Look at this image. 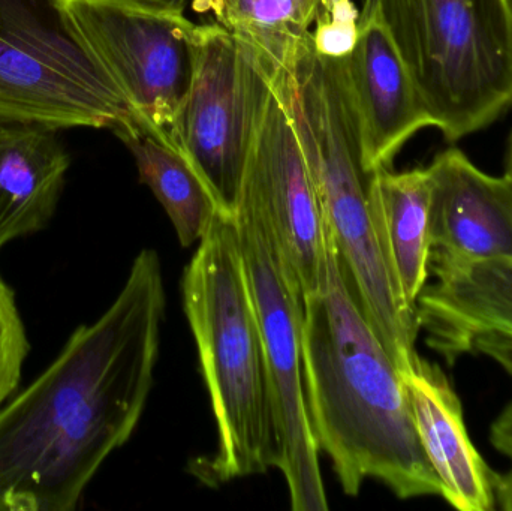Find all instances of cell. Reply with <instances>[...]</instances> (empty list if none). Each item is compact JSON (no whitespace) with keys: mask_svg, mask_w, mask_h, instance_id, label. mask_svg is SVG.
I'll list each match as a JSON object with an SVG mask.
<instances>
[{"mask_svg":"<svg viewBox=\"0 0 512 511\" xmlns=\"http://www.w3.org/2000/svg\"><path fill=\"white\" fill-rule=\"evenodd\" d=\"M165 288L143 249L110 308L0 407V511H72L143 416L161 350Z\"/></svg>","mask_w":512,"mask_h":511,"instance_id":"6da1fadb","label":"cell"},{"mask_svg":"<svg viewBox=\"0 0 512 511\" xmlns=\"http://www.w3.org/2000/svg\"><path fill=\"white\" fill-rule=\"evenodd\" d=\"M303 372L316 443L346 495L373 479L400 500L441 497L405 381L361 311L328 227L324 284L304 297Z\"/></svg>","mask_w":512,"mask_h":511,"instance_id":"7a4b0ae2","label":"cell"},{"mask_svg":"<svg viewBox=\"0 0 512 511\" xmlns=\"http://www.w3.org/2000/svg\"><path fill=\"white\" fill-rule=\"evenodd\" d=\"M271 86L297 135L355 299L405 374L418 357L420 326L417 311L402 302L391 282L373 230L367 200L370 174L361 165L345 60L321 56L309 35Z\"/></svg>","mask_w":512,"mask_h":511,"instance_id":"3957f363","label":"cell"},{"mask_svg":"<svg viewBox=\"0 0 512 511\" xmlns=\"http://www.w3.org/2000/svg\"><path fill=\"white\" fill-rule=\"evenodd\" d=\"M182 293L218 429V449L195 465V476L218 486L267 473L276 467V438L261 333L234 216L219 213L198 242Z\"/></svg>","mask_w":512,"mask_h":511,"instance_id":"277c9868","label":"cell"},{"mask_svg":"<svg viewBox=\"0 0 512 511\" xmlns=\"http://www.w3.org/2000/svg\"><path fill=\"white\" fill-rule=\"evenodd\" d=\"M450 143L512 111V0H370Z\"/></svg>","mask_w":512,"mask_h":511,"instance_id":"5b68a950","label":"cell"},{"mask_svg":"<svg viewBox=\"0 0 512 511\" xmlns=\"http://www.w3.org/2000/svg\"><path fill=\"white\" fill-rule=\"evenodd\" d=\"M0 120L119 138L141 129L66 0H0Z\"/></svg>","mask_w":512,"mask_h":511,"instance_id":"8992f818","label":"cell"},{"mask_svg":"<svg viewBox=\"0 0 512 511\" xmlns=\"http://www.w3.org/2000/svg\"><path fill=\"white\" fill-rule=\"evenodd\" d=\"M254 305L282 471L294 511L328 510L303 372L304 296L277 246L261 204L242 186L234 213Z\"/></svg>","mask_w":512,"mask_h":511,"instance_id":"52a82bcc","label":"cell"},{"mask_svg":"<svg viewBox=\"0 0 512 511\" xmlns=\"http://www.w3.org/2000/svg\"><path fill=\"white\" fill-rule=\"evenodd\" d=\"M273 86L261 57L221 24H198L191 86L173 147L198 174L221 213L234 216L249 156Z\"/></svg>","mask_w":512,"mask_h":511,"instance_id":"ba28073f","label":"cell"},{"mask_svg":"<svg viewBox=\"0 0 512 511\" xmlns=\"http://www.w3.org/2000/svg\"><path fill=\"white\" fill-rule=\"evenodd\" d=\"M99 62L131 107L138 125L165 146L194 72L198 24L185 0H66Z\"/></svg>","mask_w":512,"mask_h":511,"instance_id":"9c48e42d","label":"cell"},{"mask_svg":"<svg viewBox=\"0 0 512 511\" xmlns=\"http://www.w3.org/2000/svg\"><path fill=\"white\" fill-rule=\"evenodd\" d=\"M261 204L303 296L324 284L327 224L285 108L271 93L243 185Z\"/></svg>","mask_w":512,"mask_h":511,"instance_id":"30bf717a","label":"cell"},{"mask_svg":"<svg viewBox=\"0 0 512 511\" xmlns=\"http://www.w3.org/2000/svg\"><path fill=\"white\" fill-rule=\"evenodd\" d=\"M430 275L417 300L427 347L450 366L486 354L512 374V260L430 258Z\"/></svg>","mask_w":512,"mask_h":511,"instance_id":"8fae6325","label":"cell"},{"mask_svg":"<svg viewBox=\"0 0 512 511\" xmlns=\"http://www.w3.org/2000/svg\"><path fill=\"white\" fill-rule=\"evenodd\" d=\"M361 165L367 174L393 167L394 159L421 129L433 126L423 96L378 8L364 0L358 41L345 59Z\"/></svg>","mask_w":512,"mask_h":511,"instance_id":"7c38bea8","label":"cell"},{"mask_svg":"<svg viewBox=\"0 0 512 511\" xmlns=\"http://www.w3.org/2000/svg\"><path fill=\"white\" fill-rule=\"evenodd\" d=\"M427 167L430 258L512 260V177L484 173L457 147L438 153Z\"/></svg>","mask_w":512,"mask_h":511,"instance_id":"4fadbf2b","label":"cell"},{"mask_svg":"<svg viewBox=\"0 0 512 511\" xmlns=\"http://www.w3.org/2000/svg\"><path fill=\"white\" fill-rule=\"evenodd\" d=\"M402 377L421 446L441 482V497L460 511L495 510L498 473L472 444L462 402L445 372L418 356Z\"/></svg>","mask_w":512,"mask_h":511,"instance_id":"5bb4252c","label":"cell"},{"mask_svg":"<svg viewBox=\"0 0 512 511\" xmlns=\"http://www.w3.org/2000/svg\"><path fill=\"white\" fill-rule=\"evenodd\" d=\"M57 131L0 120V251L45 230L56 213L71 167Z\"/></svg>","mask_w":512,"mask_h":511,"instance_id":"9a60e30c","label":"cell"},{"mask_svg":"<svg viewBox=\"0 0 512 511\" xmlns=\"http://www.w3.org/2000/svg\"><path fill=\"white\" fill-rule=\"evenodd\" d=\"M370 218L387 266L402 302L417 311V300L430 276L429 167L406 171L381 168L367 183Z\"/></svg>","mask_w":512,"mask_h":511,"instance_id":"2e32d148","label":"cell"},{"mask_svg":"<svg viewBox=\"0 0 512 511\" xmlns=\"http://www.w3.org/2000/svg\"><path fill=\"white\" fill-rule=\"evenodd\" d=\"M134 156L140 182L164 207L179 237L189 248L203 239L221 213L203 180L182 155L141 129L120 137Z\"/></svg>","mask_w":512,"mask_h":511,"instance_id":"e0dca14e","label":"cell"},{"mask_svg":"<svg viewBox=\"0 0 512 511\" xmlns=\"http://www.w3.org/2000/svg\"><path fill=\"white\" fill-rule=\"evenodd\" d=\"M216 23L261 57L271 78L291 65L312 32L316 0H207Z\"/></svg>","mask_w":512,"mask_h":511,"instance_id":"ac0fdd59","label":"cell"},{"mask_svg":"<svg viewBox=\"0 0 512 511\" xmlns=\"http://www.w3.org/2000/svg\"><path fill=\"white\" fill-rule=\"evenodd\" d=\"M29 351L14 290L0 276V407L17 392Z\"/></svg>","mask_w":512,"mask_h":511,"instance_id":"d6986e66","label":"cell"},{"mask_svg":"<svg viewBox=\"0 0 512 511\" xmlns=\"http://www.w3.org/2000/svg\"><path fill=\"white\" fill-rule=\"evenodd\" d=\"M360 12L352 0H316L312 42L321 56L343 59L358 41Z\"/></svg>","mask_w":512,"mask_h":511,"instance_id":"ffe728a7","label":"cell"},{"mask_svg":"<svg viewBox=\"0 0 512 511\" xmlns=\"http://www.w3.org/2000/svg\"><path fill=\"white\" fill-rule=\"evenodd\" d=\"M490 441L499 453L512 459V404L507 405L492 423Z\"/></svg>","mask_w":512,"mask_h":511,"instance_id":"44dd1931","label":"cell"},{"mask_svg":"<svg viewBox=\"0 0 512 511\" xmlns=\"http://www.w3.org/2000/svg\"><path fill=\"white\" fill-rule=\"evenodd\" d=\"M495 495L496 504L502 510L512 511V459L510 470L496 477Z\"/></svg>","mask_w":512,"mask_h":511,"instance_id":"7402d4cb","label":"cell"},{"mask_svg":"<svg viewBox=\"0 0 512 511\" xmlns=\"http://www.w3.org/2000/svg\"><path fill=\"white\" fill-rule=\"evenodd\" d=\"M505 173L512 177V132L508 138L507 152H505Z\"/></svg>","mask_w":512,"mask_h":511,"instance_id":"603a6c76","label":"cell"}]
</instances>
